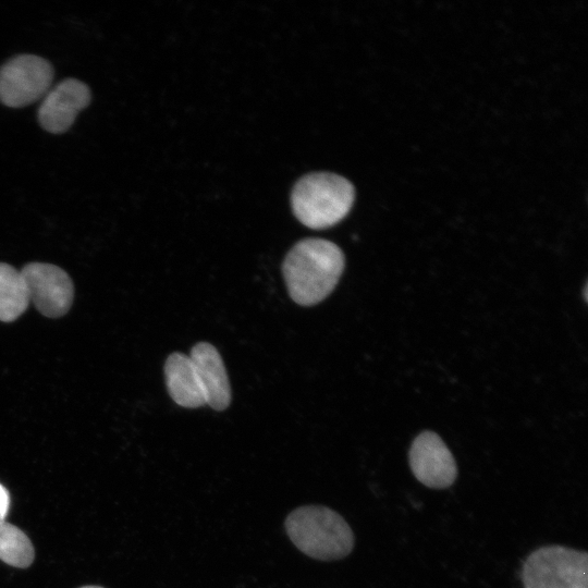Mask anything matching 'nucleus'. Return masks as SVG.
Here are the masks:
<instances>
[{"mask_svg": "<svg viewBox=\"0 0 588 588\" xmlns=\"http://www.w3.org/2000/svg\"><path fill=\"white\" fill-rule=\"evenodd\" d=\"M354 195V187L345 177L330 172H314L296 182L291 204L295 217L304 225L324 229L348 213Z\"/></svg>", "mask_w": 588, "mask_h": 588, "instance_id": "nucleus-3", "label": "nucleus"}, {"mask_svg": "<svg viewBox=\"0 0 588 588\" xmlns=\"http://www.w3.org/2000/svg\"><path fill=\"white\" fill-rule=\"evenodd\" d=\"M293 543L310 558L331 561L342 559L354 547V535L336 512L326 506L307 505L294 510L285 520Z\"/></svg>", "mask_w": 588, "mask_h": 588, "instance_id": "nucleus-2", "label": "nucleus"}, {"mask_svg": "<svg viewBox=\"0 0 588 588\" xmlns=\"http://www.w3.org/2000/svg\"><path fill=\"white\" fill-rule=\"evenodd\" d=\"M10 509V494L5 487L0 483V523L4 522Z\"/></svg>", "mask_w": 588, "mask_h": 588, "instance_id": "nucleus-13", "label": "nucleus"}, {"mask_svg": "<svg viewBox=\"0 0 588 588\" xmlns=\"http://www.w3.org/2000/svg\"><path fill=\"white\" fill-rule=\"evenodd\" d=\"M35 551L24 531L9 523H0V560L4 563L25 568L29 566Z\"/></svg>", "mask_w": 588, "mask_h": 588, "instance_id": "nucleus-12", "label": "nucleus"}, {"mask_svg": "<svg viewBox=\"0 0 588 588\" xmlns=\"http://www.w3.org/2000/svg\"><path fill=\"white\" fill-rule=\"evenodd\" d=\"M53 66L35 54H19L0 68V102L22 108L41 100L51 88Z\"/></svg>", "mask_w": 588, "mask_h": 588, "instance_id": "nucleus-5", "label": "nucleus"}, {"mask_svg": "<svg viewBox=\"0 0 588 588\" xmlns=\"http://www.w3.org/2000/svg\"><path fill=\"white\" fill-rule=\"evenodd\" d=\"M189 358L201 381L206 404L216 411L225 409L231 402V387L217 348L210 343L199 342L191 350Z\"/></svg>", "mask_w": 588, "mask_h": 588, "instance_id": "nucleus-9", "label": "nucleus"}, {"mask_svg": "<svg viewBox=\"0 0 588 588\" xmlns=\"http://www.w3.org/2000/svg\"><path fill=\"white\" fill-rule=\"evenodd\" d=\"M29 302L46 317L64 316L72 306L74 286L70 275L60 267L45 262H29L21 270Z\"/></svg>", "mask_w": 588, "mask_h": 588, "instance_id": "nucleus-6", "label": "nucleus"}, {"mask_svg": "<svg viewBox=\"0 0 588 588\" xmlns=\"http://www.w3.org/2000/svg\"><path fill=\"white\" fill-rule=\"evenodd\" d=\"M91 100L89 87L76 79L65 78L51 87L42 97L37 111L40 126L52 134L66 132L79 111Z\"/></svg>", "mask_w": 588, "mask_h": 588, "instance_id": "nucleus-8", "label": "nucleus"}, {"mask_svg": "<svg viewBox=\"0 0 588 588\" xmlns=\"http://www.w3.org/2000/svg\"><path fill=\"white\" fill-rule=\"evenodd\" d=\"M168 392L180 406L196 408L206 404V395L196 368L189 356L171 354L164 364Z\"/></svg>", "mask_w": 588, "mask_h": 588, "instance_id": "nucleus-10", "label": "nucleus"}, {"mask_svg": "<svg viewBox=\"0 0 588 588\" xmlns=\"http://www.w3.org/2000/svg\"><path fill=\"white\" fill-rule=\"evenodd\" d=\"M29 303L21 270L0 262V321H14L27 309Z\"/></svg>", "mask_w": 588, "mask_h": 588, "instance_id": "nucleus-11", "label": "nucleus"}, {"mask_svg": "<svg viewBox=\"0 0 588 588\" xmlns=\"http://www.w3.org/2000/svg\"><path fill=\"white\" fill-rule=\"evenodd\" d=\"M82 588H102V587H98V586H85V587H82Z\"/></svg>", "mask_w": 588, "mask_h": 588, "instance_id": "nucleus-14", "label": "nucleus"}, {"mask_svg": "<svg viewBox=\"0 0 588 588\" xmlns=\"http://www.w3.org/2000/svg\"><path fill=\"white\" fill-rule=\"evenodd\" d=\"M524 588H588V554L552 544L532 551L522 568Z\"/></svg>", "mask_w": 588, "mask_h": 588, "instance_id": "nucleus-4", "label": "nucleus"}, {"mask_svg": "<svg viewBox=\"0 0 588 588\" xmlns=\"http://www.w3.org/2000/svg\"><path fill=\"white\" fill-rule=\"evenodd\" d=\"M408 462L415 478L428 488L446 489L456 480L455 458L433 431H422L414 439Z\"/></svg>", "mask_w": 588, "mask_h": 588, "instance_id": "nucleus-7", "label": "nucleus"}, {"mask_svg": "<svg viewBox=\"0 0 588 588\" xmlns=\"http://www.w3.org/2000/svg\"><path fill=\"white\" fill-rule=\"evenodd\" d=\"M341 248L323 238H305L287 253L282 273L291 298L303 306L324 299L335 287L344 269Z\"/></svg>", "mask_w": 588, "mask_h": 588, "instance_id": "nucleus-1", "label": "nucleus"}]
</instances>
